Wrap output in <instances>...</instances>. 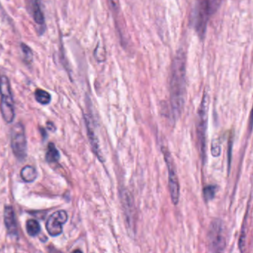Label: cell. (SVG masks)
I'll list each match as a JSON object with an SVG mask.
<instances>
[{
  "mask_svg": "<svg viewBox=\"0 0 253 253\" xmlns=\"http://www.w3.org/2000/svg\"><path fill=\"white\" fill-rule=\"evenodd\" d=\"M186 55L182 50L177 53L169 77L171 112L174 120L181 116L186 99Z\"/></svg>",
  "mask_w": 253,
  "mask_h": 253,
  "instance_id": "1",
  "label": "cell"
},
{
  "mask_svg": "<svg viewBox=\"0 0 253 253\" xmlns=\"http://www.w3.org/2000/svg\"><path fill=\"white\" fill-rule=\"evenodd\" d=\"M222 0H201L195 8L193 22L199 37L204 38L208 22L218 10Z\"/></svg>",
  "mask_w": 253,
  "mask_h": 253,
  "instance_id": "2",
  "label": "cell"
},
{
  "mask_svg": "<svg viewBox=\"0 0 253 253\" xmlns=\"http://www.w3.org/2000/svg\"><path fill=\"white\" fill-rule=\"evenodd\" d=\"M209 96L205 92L199 107L197 118V136L199 141V150L202 159L205 161L206 155V129H207L208 111H209Z\"/></svg>",
  "mask_w": 253,
  "mask_h": 253,
  "instance_id": "3",
  "label": "cell"
},
{
  "mask_svg": "<svg viewBox=\"0 0 253 253\" xmlns=\"http://www.w3.org/2000/svg\"><path fill=\"white\" fill-rule=\"evenodd\" d=\"M0 95H1V114L6 123H11L14 120L15 112L13 106L10 84L5 76L0 77Z\"/></svg>",
  "mask_w": 253,
  "mask_h": 253,
  "instance_id": "4",
  "label": "cell"
},
{
  "mask_svg": "<svg viewBox=\"0 0 253 253\" xmlns=\"http://www.w3.org/2000/svg\"><path fill=\"white\" fill-rule=\"evenodd\" d=\"M208 242L211 253H224L227 239L225 229L221 220H215L211 223L208 233Z\"/></svg>",
  "mask_w": 253,
  "mask_h": 253,
  "instance_id": "5",
  "label": "cell"
},
{
  "mask_svg": "<svg viewBox=\"0 0 253 253\" xmlns=\"http://www.w3.org/2000/svg\"><path fill=\"white\" fill-rule=\"evenodd\" d=\"M162 152L164 156V159L167 165L168 172H169V187L171 199H172V203L177 205L179 202L180 185L176 169H175L171 153L168 151L166 147H162Z\"/></svg>",
  "mask_w": 253,
  "mask_h": 253,
  "instance_id": "6",
  "label": "cell"
},
{
  "mask_svg": "<svg viewBox=\"0 0 253 253\" xmlns=\"http://www.w3.org/2000/svg\"><path fill=\"white\" fill-rule=\"evenodd\" d=\"M120 200L124 212L126 227L129 234L135 235L136 226V211L132 195L128 190L120 192Z\"/></svg>",
  "mask_w": 253,
  "mask_h": 253,
  "instance_id": "7",
  "label": "cell"
},
{
  "mask_svg": "<svg viewBox=\"0 0 253 253\" xmlns=\"http://www.w3.org/2000/svg\"><path fill=\"white\" fill-rule=\"evenodd\" d=\"M11 147L13 154L19 160H22L26 156L27 141L25 129L20 123L15 125L12 129Z\"/></svg>",
  "mask_w": 253,
  "mask_h": 253,
  "instance_id": "8",
  "label": "cell"
},
{
  "mask_svg": "<svg viewBox=\"0 0 253 253\" xmlns=\"http://www.w3.org/2000/svg\"><path fill=\"white\" fill-rule=\"evenodd\" d=\"M68 220V214L65 211H59L50 215L47 223L46 229L48 233L51 236H57L62 232V227Z\"/></svg>",
  "mask_w": 253,
  "mask_h": 253,
  "instance_id": "9",
  "label": "cell"
},
{
  "mask_svg": "<svg viewBox=\"0 0 253 253\" xmlns=\"http://www.w3.org/2000/svg\"><path fill=\"white\" fill-rule=\"evenodd\" d=\"M4 221L9 234L16 236L17 226H16V217H15L14 211L11 207H6L4 208Z\"/></svg>",
  "mask_w": 253,
  "mask_h": 253,
  "instance_id": "10",
  "label": "cell"
},
{
  "mask_svg": "<svg viewBox=\"0 0 253 253\" xmlns=\"http://www.w3.org/2000/svg\"><path fill=\"white\" fill-rule=\"evenodd\" d=\"M86 127H87L88 135H89V141H90L91 145H92V150H93L95 154L98 156V159L101 162H103L102 159V153H101V149H100L99 142H98V138H97L96 134L94 130L93 126L92 123H90L88 119L86 120Z\"/></svg>",
  "mask_w": 253,
  "mask_h": 253,
  "instance_id": "11",
  "label": "cell"
},
{
  "mask_svg": "<svg viewBox=\"0 0 253 253\" xmlns=\"http://www.w3.org/2000/svg\"><path fill=\"white\" fill-rule=\"evenodd\" d=\"M31 9L34 22L39 25H45V17L40 0H31Z\"/></svg>",
  "mask_w": 253,
  "mask_h": 253,
  "instance_id": "12",
  "label": "cell"
},
{
  "mask_svg": "<svg viewBox=\"0 0 253 253\" xmlns=\"http://www.w3.org/2000/svg\"><path fill=\"white\" fill-rule=\"evenodd\" d=\"M20 176L25 182H33L37 178V171L34 167L26 165L21 169Z\"/></svg>",
  "mask_w": 253,
  "mask_h": 253,
  "instance_id": "13",
  "label": "cell"
},
{
  "mask_svg": "<svg viewBox=\"0 0 253 253\" xmlns=\"http://www.w3.org/2000/svg\"><path fill=\"white\" fill-rule=\"evenodd\" d=\"M59 157H60V155H59L57 149L56 148L53 143H50L48 146L47 153L46 155V161L49 163H54L59 161Z\"/></svg>",
  "mask_w": 253,
  "mask_h": 253,
  "instance_id": "14",
  "label": "cell"
},
{
  "mask_svg": "<svg viewBox=\"0 0 253 253\" xmlns=\"http://www.w3.org/2000/svg\"><path fill=\"white\" fill-rule=\"evenodd\" d=\"M35 99L37 102L41 105H46L50 103L51 100L50 93L41 89H37L35 91Z\"/></svg>",
  "mask_w": 253,
  "mask_h": 253,
  "instance_id": "15",
  "label": "cell"
},
{
  "mask_svg": "<svg viewBox=\"0 0 253 253\" xmlns=\"http://www.w3.org/2000/svg\"><path fill=\"white\" fill-rule=\"evenodd\" d=\"M27 233L29 236L34 237L40 232V225L36 220H28L26 223Z\"/></svg>",
  "mask_w": 253,
  "mask_h": 253,
  "instance_id": "16",
  "label": "cell"
},
{
  "mask_svg": "<svg viewBox=\"0 0 253 253\" xmlns=\"http://www.w3.org/2000/svg\"><path fill=\"white\" fill-rule=\"evenodd\" d=\"M217 190H218V187L215 185H209L205 187L203 189V197H204L205 201L209 202V201L212 200L215 198Z\"/></svg>",
  "mask_w": 253,
  "mask_h": 253,
  "instance_id": "17",
  "label": "cell"
},
{
  "mask_svg": "<svg viewBox=\"0 0 253 253\" xmlns=\"http://www.w3.org/2000/svg\"><path fill=\"white\" fill-rule=\"evenodd\" d=\"M95 57L99 62H103L105 59V48L101 44H98L95 51Z\"/></svg>",
  "mask_w": 253,
  "mask_h": 253,
  "instance_id": "18",
  "label": "cell"
},
{
  "mask_svg": "<svg viewBox=\"0 0 253 253\" xmlns=\"http://www.w3.org/2000/svg\"><path fill=\"white\" fill-rule=\"evenodd\" d=\"M21 48H22V52H23L24 55H25V60L28 61V62H31L33 58L31 49L27 44H24V43L21 44Z\"/></svg>",
  "mask_w": 253,
  "mask_h": 253,
  "instance_id": "19",
  "label": "cell"
},
{
  "mask_svg": "<svg viewBox=\"0 0 253 253\" xmlns=\"http://www.w3.org/2000/svg\"><path fill=\"white\" fill-rule=\"evenodd\" d=\"M211 153L214 157H217L221 154V145L218 142V139L214 140L212 143V147H211Z\"/></svg>",
  "mask_w": 253,
  "mask_h": 253,
  "instance_id": "20",
  "label": "cell"
},
{
  "mask_svg": "<svg viewBox=\"0 0 253 253\" xmlns=\"http://www.w3.org/2000/svg\"><path fill=\"white\" fill-rule=\"evenodd\" d=\"M108 1H109L110 6H111L113 11L117 13L120 10V1L119 0H108Z\"/></svg>",
  "mask_w": 253,
  "mask_h": 253,
  "instance_id": "21",
  "label": "cell"
},
{
  "mask_svg": "<svg viewBox=\"0 0 253 253\" xmlns=\"http://www.w3.org/2000/svg\"><path fill=\"white\" fill-rule=\"evenodd\" d=\"M71 253H83L80 250H76V251H73Z\"/></svg>",
  "mask_w": 253,
  "mask_h": 253,
  "instance_id": "22",
  "label": "cell"
}]
</instances>
